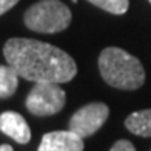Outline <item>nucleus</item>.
I'll return each instance as SVG.
<instances>
[{"instance_id": "obj_6", "label": "nucleus", "mask_w": 151, "mask_h": 151, "mask_svg": "<svg viewBox=\"0 0 151 151\" xmlns=\"http://www.w3.org/2000/svg\"><path fill=\"white\" fill-rule=\"evenodd\" d=\"M38 151H84V140L70 130L50 131L41 137Z\"/></svg>"}, {"instance_id": "obj_10", "label": "nucleus", "mask_w": 151, "mask_h": 151, "mask_svg": "<svg viewBox=\"0 0 151 151\" xmlns=\"http://www.w3.org/2000/svg\"><path fill=\"white\" fill-rule=\"evenodd\" d=\"M92 5L101 8L102 11H107L114 15H122L128 11L130 2L128 0H87Z\"/></svg>"}, {"instance_id": "obj_4", "label": "nucleus", "mask_w": 151, "mask_h": 151, "mask_svg": "<svg viewBox=\"0 0 151 151\" xmlns=\"http://www.w3.org/2000/svg\"><path fill=\"white\" fill-rule=\"evenodd\" d=\"M24 104L35 116H52L66 105V92L55 83H35Z\"/></svg>"}, {"instance_id": "obj_12", "label": "nucleus", "mask_w": 151, "mask_h": 151, "mask_svg": "<svg viewBox=\"0 0 151 151\" xmlns=\"http://www.w3.org/2000/svg\"><path fill=\"white\" fill-rule=\"evenodd\" d=\"M19 2H20V0H0V15H3L5 12H8L11 8H14Z\"/></svg>"}, {"instance_id": "obj_13", "label": "nucleus", "mask_w": 151, "mask_h": 151, "mask_svg": "<svg viewBox=\"0 0 151 151\" xmlns=\"http://www.w3.org/2000/svg\"><path fill=\"white\" fill-rule=\"evenodd\" d=\"M0 151H14L11 145H8V144H3V145H0Z\"/></svg>"}, {"instance_id": "obj_8", "label": "nucleus", "mask_w": 151, "mask_h": 151, "mask_svg": "<svg viewBox=\"0 0 151 151\" xmlns=\"http://www.w3.org/2000/svg\"><path fill=\"white\" fill-rule=\"evenodd\" d=\"M125 127L136 136L151 137V109L131 113L125 119Z\"/></svg>"}, {"instance_id": "obj_9", "label": "nucleus", "mask_w": 151, "mask_h": 151, "mask_svg": "<svg viewBox=\"0 0 151 151\" xmlns=\"http://www.w3.org/2000/svg\"><path fill=\"white\" fill-rule=\"evenodd\" d=\"M19 87V73L8 64H0V99L11 98Z\"/></svg>"}, {"instance_id": "obj_3", "label": "nucleus", "mask_w": 151, "mask_h": 151, "mask_svg": "<svg viewBox=\"0 0 151 151\" xmlns=\"http://www.w3.org/2000/svg\"><path fill=\"white\" fill-rule=\"evenodd\" d=\"M26 28L38 34H57L69 28L72 12L61 0H40L24 12Z\"/></svg>"}, {"instance_id": "obj_7", "label": "nucleus", "mask_w": 151, "mask_h": 151, "mask_svg": "<svg viewBox=\"0 0 151 151\" xmlns=\"http://www.w3.org/2000/svg\"><path fill=\"white\" fill-rule=\"evenodd\" d=\"M0 131L22 145L31 140V128L28 122L17 111H3L0 114Z\"/></svg>"}, {"instance_id": "obj_14", "label": "nucleus", "mask_w": 151, "mask_h": 151, "mask_svg": "<svg viewBox=\"0 0 151 151\" xmlns=\"http://www.w3.org/2000/svg\"><path fill=\"white\" fill-rule=\"evenodd\" d=\"M148 2H150V3H151V0H148Z\"/></svg>"}, {"instance_id": "obj_5", "label": "nucleus", "mask_w": 151, "mask_h": 151, "mask_svg": "<svg viewBox=\"0 0 151 151\" xmlns=\"http://www.w3.org/2000/svg\"><path fill=\"white\" fill-rule=\"evenodd\" d=\"M109 105L104 102H90L76 110L69 121V130L79 137H88L99 130L109 119Z\"/></svg>"}, {"instance_id": "obj_11", "label": "nucleus", "mask_w": 151, "mask_h": 151, "mask_svg": "<svg viewBox=\"0 0 151 151\" xmlns=\"http://www.w3.org/2000/svg\"><path fill=\"white\" fill-rule=\"evenodd\" d=\"M110 151H136V148H134V145H133L130 140L121 139L118 142H114L113 147L110 148Z\"/></svg>"}, {"instance_id": "obj_2", "label": "nucleus", "mask_w": 151, "mask_h": 151, "mask_svg": "<svg viewBox=\"0 0 151 151\" xmlns=\"http://www.w3.org/2000/svg\"><path fill=\"white\" fill-rule=\"evenodd\" d=\"M98 67L104 81L114 88L136 90L145 83L142 63L121 47H105L98 58Z\"/></svg>"}, {"instance_id": "obj_1", "label": "nucleus", "mask_w": 151, "mask_h": 151, "mask_svg": "<svg viewBox=\"0 0 151 151\" xmlns=\"http://www.w3.org/2000/svg\"><path fill=\"white\" fill-rule=\"evenodd\" d=\"M3 55L19 76L32 83L64 84L78 72L75 60L66 50L32 38H9L3 46Z\"/></svg>"}]
</instances>
